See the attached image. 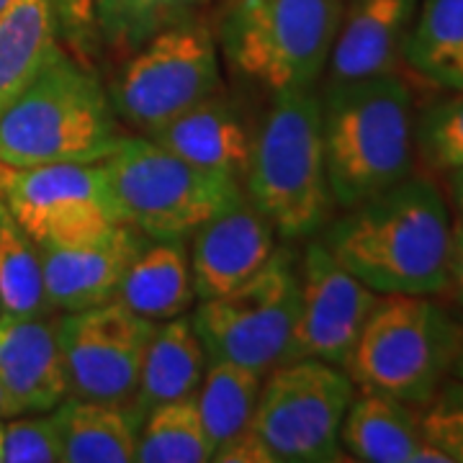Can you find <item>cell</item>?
Wrapping results in <instances>:
<instances>
[{"instance_id": "obj_1", "label": "cell", "mask_w": 463, "mask_h": 463, "mask_svg": "<svg viewBox=\"0 0 463 463\" xmlns=\"http://www.w3.org/2000/svg\"><path fill=\"white\" fill-rule=\"evenodd\" d=\"M332 258L376 294H443L450 214L435 181L407 175L325 224Z\"/></svg>"}, {"instance_id": "obj_2", "label": "cell", "mask_w": 463, "mask_h": 463, "mask_svg": "<svg viewBox=\"0 0 463 463\" xmlns=\"http://www.w3.org/2000/svg\"><path fill=\"white\" fill-rule=\"evenodd\" d=\"M124 139L106 85L65 47L0 109V165L103 163Z\"/></svg>"}, {"instance_id": "obj_3", "label": "cell", "mask_w": 463, "mask_h": 463, "mask_svg": "<svg viewBox=\"0 0 463 463\" xmlns=\"http://www.w3.org/2000/svg\"><path fill=\"white\" fill-rule=\"evenodd\" d=\"M319 99L335 206H355L412 173V93L397 72L327 83Z\"/></svg>"}, {"instance_id": "obj_4", "label": "cell", "mask_w": 463, "mask_h": 463, "mask_svg": "<svg viewBox=\"0 0 463 463\" xmlns=\"http://www.w3.org/2000/svg\"><path fill=\"white\" fill-rule=\"evenodd\" d=\"M245 185L250 203L283 240L312 237L330 222L335 199L315 88L276 96L255 134Z\"/></svg>"}, {"instance_id": "obj_5", "label": "cell", "mask_w": 463, "mask_h": 463, "mask_svg": "<svg viewBox=\"0 0 463 463\" xmlns=\"http://www.w3.org/2000/svg\"><path fill=\"white\" fill-rule=\"evenodd\" d=\"M343 0H230L216 44L230 70L273 96L315 88L330 62Z\"/></svg>"}, {"instance_id": "obj_6", "label": "cell", "mask_w": 463, "mask_h": 463, "mask_svg": "<svg viewBox=\"0 0 463 463\" xmlns=\"http://www.w3.org/2000/svg\"><path fill=\"white\" fill-rule=\"evenodd\" d=\"M461 343L463 327L432 297L381 294L347 373L364 392L425 407L453 371Z\"/></svg>"}, {"instance_id": "obj_7", "label": "cell", "mask_w": 463, "mask_h": 463, "mask_svg": "<svg viewBox=\"0 0 463 463\" xmlns=\"http://www.w3.org/2000/svg\"><path fill=\"white\" fill-rule=\"evenodd\" d=\"M118 219L147 240H188L245 199L242 183L194 165L149 137H127L103 160Z\"/></svg>"}, {"instance_id": "obj_8", "label": "cell", "mask_w": 463, "mask_h": 463, "mask_svg": "<svg viewBox=\"0 0 463 463\" xmlns=\"http://www.w3.org/2000/svg\"><path fill=\"white\" fill-rule=\"evenodd\" d=\"M216 93H222L219 44L199 16L152 33L127 54L109 85L118 121L145 137Z\"/></svg>"}, {"instance_id": "obj_9", "label": "cell", "mask_w": 463, "mask_h": 463, "mask_svg": "<svg viewBox=\"0 0 463 463\" xmlns=\"http://www.w3.org/2000/svg\"><path fill=\"white\" fill-rule=\"evenodd\" d=\"M297 315V258L279 248L250 281L222 297L201 298L191 322L206 358L232 361L268 376L288 358Z\"/></svg>"}, {"instance_id": "obj_10", "label": "cell", "mask_w": 463, "mask_h": 463, "mask_svg": "<svg viewBox=\"0 0 463 463\" xmlns=\"http://www.w3.org/2000/svg\"><path fill=\"white\" fill-rule=\"evenodd\" d=\"M355 397L345 368L325 361H286L276 365L258 397L252 428L276 463L343 461L340 428Z\"/></svg>"}, {"instance_id": "obj_11", "label": "cell", "mask_w": 463, "mask_h": 463, "mask_svg": "<svg viewBox=\"0 0 463 463\" xmlns=\"http://www.w3.org/2000/svg\"><path fill=\"white\" fill-rule=\"evenodd\" d=\"M0 199L36 242H80L124 224L103 163L0 165Z\"/></svg>"}, {"instance_id": "obj_12", "label": "cell", "mask_w": 463, "mask_h": 463, "mask_svg": "<svg viewBox=\"0 0 463 463\" xmlns=\"http://www.w3.org/2000/svg\"><path fill=\"white\" fill-rule=\"evenodd\" d=\"M62 350L67 394L129 404L139 381L155 322L134 315L118 301L54 319Z\"/></svg>"}, {"instance_id": "obj_13", "label": "cell", "mask_w": 463, "mask_h": 463, "mask_svg": "<svg viewBox=\"0 0 463 463\" xmlns=\"http://www.w3.org/2000/svg\"><path fill=\"white\" fill-rule=\"evenodd\" d=\"M379 297L315 240L298 265V315L286 361L312 358L347 371Z\"/></svg>"}, {"instance_id": "obj_14", "label": "cell", "mask_w": 463, "mask_h": 463, "mask_svg": "<svg viewBox=\"0 0 463 463\" xmlns=\"http://www.w3.org/2000/svg\"><path fill=\"white\" fill-rule=\"evenodd\" d=\"M145 242L147 237L129 224H114L80 242H36L52 309L83 312L114 301Z\"/></svg>"}, {"instance_id": "obj_15", "label": "cell", "mask_w": 463, "mask_h": 463, "mask_svg": "<svg viewBox=\"0 0 463 463\" xmlns=\"http://www.w3.org/2000/svg\"><path fill=\"white\" fill-rule=\"evenodd\" d=\"M276 250V230L245 196L191 234L188 255L196 298L222 297L250 281Z\"/></svg>"}, {"instance_id": "obj_16", "label": "cell", "mask_w": 463, "mask_h": 463, "mask_svg": "<svg viewBox=\"0 0 463 463\" xmlns=\"http://www.w3.org/2000/svg\"><path fill=\"white\" fill-rule=\"evenodd\" d=\"M0 381L11 417L52 412L67 397V373L54 319L0 312Z\"/></svg>"}, {"instance_id": "obj_17", "label": "cell", "mask_w": 463, "mask_h": 463, "mask_svg": "<svg viewBox=\"0 0 463 463\" xmlns=\"http://www.w3.org/2000/svg\"><path fill=\"white\" fill-rule=\"evenodd\" d=\"M420 0H343L327 83L397 72Z\"/></svg>"}, {"instance_id": "obj_18", "label": "cell", "mask_w": 463, "mask_h": 463, "mask_svg": "<svg viewBox=\"0 0 463 463\" xmlns=\"http://www.w3.org/2000/svg\"><path fill=\"white\" fill-rule=\"evenodd\" d=\"M149 139L194 165L224 173L240 183L248 175L255 145V134L250 132L245 116L224 99V93L201 100L163 129L149 134Z\"/></svg>"}, {"instance_id": "obj_19", "label": "cell", "mask_w": 463, "mask_h": 463, "mask_svg": "<svg viewBox=\"0 0 463 463\" xmlns=\"http://www.w3.org/2000/svg\"><path fill=\"white\" fill-rule=\"evenodd\" d=\"M206 361V350L191 317H173L155 325L134 397L127 404L134 422L142 428L145 417L155 407L196 397Z\"/></svg>"}, {"instance_id": "obj_20", "label": "cell", "mask_w": 463, "mask_h": 463, "mask_svg": "<svg viewBox=\"0 0 463 463\" xmlns=\"http://www.w3.org/2000/svg\"><path fill=\"white\" fill-rule=\"evenodd\" d=\"M114 301L152 322L185 315L196 301L185 240H147L127 268Z\"/></svg>"}, {"instance_id": "obj_21", "label": "cell", "mask_w": 463, "mask_h": 463, "mask_svg": "<svg viewBox=\"0 0 463 463\" xmlns=\"http://www.w3.org/2000/svg\"><path fill=\"white\" fill-rule=\"evenodd\" d=\"M422 443L425 438L412 404L381 392L361 389L340 428V446L350 458L364 463H414Z\"/></svg>"}, {"instance_id": "obj_22", "label": "cell", "mask_w": 463, "mask_h": 463, "mask_svg": "<svg viewBox=\"0 0 463 463\" xmlns=\"http://www.w3.org/2000/svg\"><path fill=\"white\" fill-rule=\"evenodd\" d=\"M57 0H11L0 11V109L62 50Z\"/></svg>"}, {"instance_id": "obj_23", "label": "cell", "mask_w": 463, "mask_h": 463, "mask_svg": "<svg viewBox=\"0 0 463 463\" xmlns=\"http://www.w3.org/2000/svg\"><path fill=\"white\" fill-rule=\"evenodd\" d=\"M52 417L65 463H129L137 456L139 425L124 404L67 394Z\"/></svg>"}, {"instance_id": "obj_24", "label": "cell", "mask_w": 463, "mask_h": 463, "mask_svg": "<svg viewBox=\"0 0 463 463\" xmlns=\"http://www.w3.org/2000/svg\"><path fill=\"white\" fill-rule=\"evenodd\" d=\"M402 62L420 80L463 93V0L417 3Z\"/></svg>"}, {"instance_id": "obj_25", "label": "cell", "mask_w": 463, "mask_h": 463, "mask_svg": "<svg viewBox=\"0 0 463 463\" xmlns=\"http://www.w3.org/2000/svg\"><path fill=\"white\" fill-rule=\"evenodd\" d=\"M263 379L260 373L232 361H206V371L196 392V407L212 446L216 448L252 428Z\"/></svg>"}, {"instance_id": "obj_26", "label": "cell", "mask_w": 463, "mask_h": 463, "mask_svg": "<svg viewBox=\"0 0 463 463\" xmlns=\"http://www.w3.org/2000/svg\"><path fill=\"white\" fill-rule=\"evenodd\" d=\"M0 312L18 317L52 315L42 252L29 232L24 230L0 199Z\"/></svg>"}, {"instance_id": "obj_27", "label": "cell", "mask_w": 463, "mask_h": 463, "mask_svg": "<svg viewBox=\"0 0 463 463\" xmlns=\"http://www.w3.org/2000/svg\"><path fill=\"white\" fill-rule=\"evenodd\" d=\"M212 453L214 446L203 430L196 397H185L160 404L145 417L134 461L206 463L212 461Z\"/></svg>"}, {"instance_id": "obj_28", "label": "cell", "mask_w": 463, "mask_h": 463, "mask_svg": "<svg viewBox=\"0 0 463 463\" xmlns=\"http://www.w3.org/2000/svg\"><path fill=\"white\" fill-rule=\"evenodd\" d=\"M414 145L438 170L463 167V93L432 103L414 124Z\"/></svg>"}, {"instance_id": "obj_29", "label": "cell", "mask_w": 463, "mask_h": 463, "mask_svg": "<svg viewBox=\"0 0 463 463\" xmlns=\"http://www.w3.org/2000/svg\"><path fill=\"white\" fill-rule=\"evenodd\" d=\"M203 3L209 0H124L118 26L106 47L127 57L152 33L163 32L183 18L199 16Z\"/></svg>"}, {"instance_id": "obj_30", "label": "cell", "mask_w": 463, "mask_h": 463, "mask_svg": "<svg viewBox=\"0 0 463 463\" xmlns=\"http://www.w3.org/2000/svg\"><path fill=\"white\" fill-rule=\"evenodd\" d=\"M5 463H65L62 440L52 412H29L3 422Z\"/></svg>"}, {"instance_id": "obj_31", "label": "cell", "mask_w": 463, "mask_h": 463, "mask_svg": "<svg viewBox=\"0 0 463 463\" xmlns=\"http://www.w3.org/2000/svg\"><path fill=\"white\" fill-rule=\"evenodd\" d=\"M422 438L446 453L450 463H463V381L446 379L420 414Z\"/></svg>"}, {"instance_id": "obj_32", "label": "cell", "mask_w": 463, "mask_h": 463, "mask_svg": "<svg viewBox=\"0 0 463 463\" xmlns=\"http://www.w3.org/2000/svg\"><path fill=\"white\" fill-rule=\"evenodd\" d=\"M60 36L78 60H88L99 47L96 0H57Z\"/></svg>"}, {"instance_id": "obj_33", "label": "cell", "mask_w": 463, "mask_h": 463, "mask_svg": "<svg viewBox=\"0 0 463 463\" xmlns=\"http://www.w3.org/2000/svg\"><path fill=\"white\" fill-rule=\"evenodd\" d=\"M212 461L216 463H276V456L265 440L255 432V428L234 435L230 440L219 443L212 453Z\"/></svg>"}, {"instance_id": "obj_34", "label": "cell", "mask_w": 463, "mask_h": 463, "mask_svg": "<svg viewBox=\"0 0 463 463\" xmlns=\"http://www.w3.org/2000/svg\"><path fill=\"white\" fill-rule=\"evenodd\" d=\"M446 291L456 304L463 307V227L456 222L450 230V252H448Z\"/></svg>"}, {"instance_id": "obj_35", "label": "cell", "mask_w": 463, "mask_h": 463, "mask_svg": "<svg viewBox=\"0 0 463 463\" xmlns=\"http://www.w3.org/2000/svg\"><path fill=\"white\" fill-rule=\"evenodd\" d=\"M448 191H450V201L458 214V224L463 227V167L448 170Z\"/></svg>"}, {"instance_id": "obj_36", "label": "cell", "mask_w": 463, "mask_h": 463, "mask_svg": "<svg viewBox=\"0 0 463 463\" xmlns=\"http://www.w3.org/2000/svg\"><path fill=\"white\" fill-rule=\"evenodd\" d=\"M0 417H3V420L11 417V404H8V394H5V389H3V381H0Z\"/></svg>"}, {"instance_id": "obj_37", "label": "cell", "mask_w": 463, "mask_h": 463, "mask_svg": "<svg viewBox=\"0 0 463 463\" xmlns=\"http://www.w3.org/2000/svg\"><path fill=\"white\" fill-rule=\"evenodd\" d=\"M453 373H456V379L463 381V343L461 350H458V358H456V364H453Z\"/></svg>"}, {"instance_id": "obj_38", "label": "cell", "mask_w": 463, "mask_h": 463, "mask_svg": "<svg viewBox=\"0 0 463 463\" xmlns=\"http://www.w3.org/2000/svg\"><path fill=\"white\" fill-rule=\"evenodd\" d=\"M0 463H3V417H0Z\"/></svg>"}, {"instance_id": "obj_39", "label": "cell", "mask_w": 463, "mask_h": 463, "mask_svg": "<svg viewBox=\"0 0 463 463\" xmlns=\"http://www.w3.org/2000/svg\"><path fill=\"white\" fill-rule=\"evenodd\" d=\"M8 3H11V0H0V11H3V8H5Z\"/></svg>"}]
</instances>
